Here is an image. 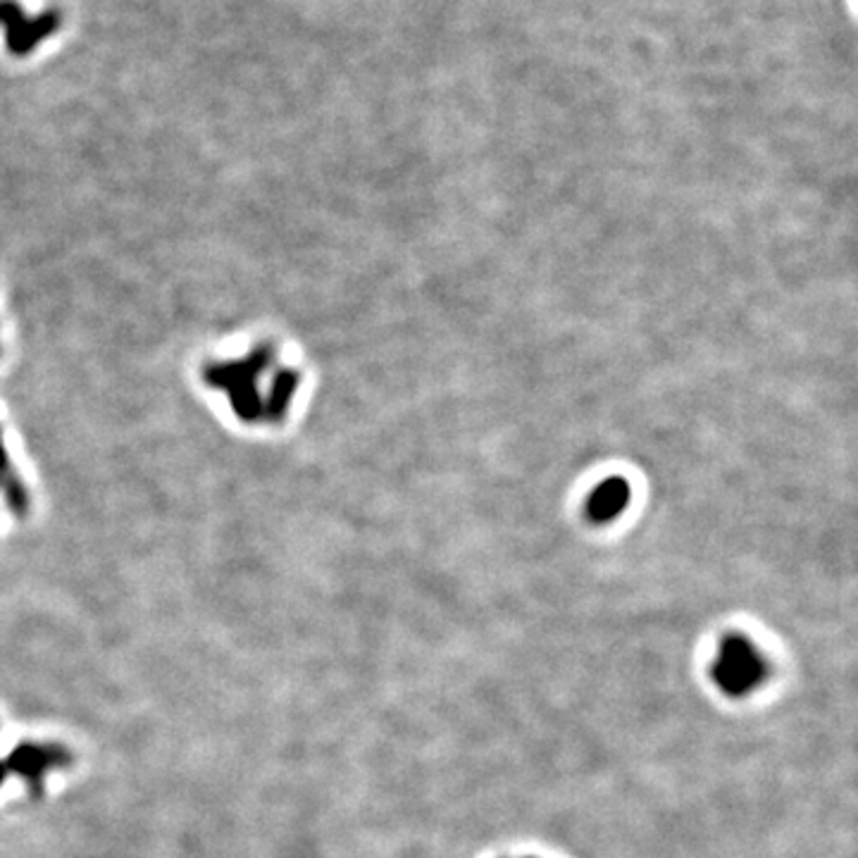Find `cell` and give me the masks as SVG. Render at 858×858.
Here are the masks:
<instances>
[{"label": "cell", "mask_w": 858, "mask_h": 858, "mask_svg": "<svg viewBox=\"0 0 858 858\" xmlns=\"http://www.w3.org/2000/svg\"><path fill=\"white\" fill-rule=\"evenodd\" d=\"M0 485H3V489H5V499L10 503V509L15 511L20 517L27 513V509H29L27 491H24L20 477L12 473L8 453H5V446H3V437H0Z\"/></svg>", "instance_id": "cell-6"}, {"label": "cell", "mask_w": 858, "mask_h": 858, "mask_svg": "<svg viewBox=\"0 0 858 858\" xmlns=\"http://www.w3.org/2000/svg\"><path fill=\"white\" fill-rule=\"evenodd\" d=\"M630 503V485L623 477H609L589 494L587 517L591 523H611Z\"/></svg>", "instance_id": "cell-4"}, {"label": "cell", "mask_w": 858, "mask_h": 858, "mask_svg": "<svg viewBox=\"0 0 858 858\" xmlns=\"http://www.w3.org/2000/svg\"><path fill=\"white\" fill-rule=\"evenodd\" d=\"M713 680L730 696H744L766 680V661L748 639L732 635L725 639L713 663Z\"/></svg>", "instance_id": "cell-2"}, {"label": "cell", "mask_w": 858, "mask_h": 858, "mask_svg": "<svg viewBox=\"0 0 858 858\" xmlns=\"http://www.w3.org/2000/svg\"><path fill=\"white\" fill-rule=\"evenodd\" d=\"M298 389V374L294 370L277 372V377L268 392V404L262 406V415L270 422H282L292 408V398Z\"/></svg>", "instance_id": "cell-5"}, {"label": "cell", "mask_w": 858, "mask_h": 858, "mask_svg": "<svg viewBox=\"0 0 858 858\" xmlns=\"http://www.w3.org/2000/svg\"><path fill=\"white\" fill-rule=\"evenodd\" d=\"M274 360V348L260 344L246 358L232 362H213L203 370V380L213 389H222L229 396L234 413L244 422L262 418V401L258 392V377Z\"/></svg>", "instance_id": "cell-1"}, {"label": "cell", "mask_w": 858, "mask_h": 858, "mask_svg": "<svg viewBox=\"0 0 858 858\" xmlns=\"http://www.w3.org/2000/svg\"><path fill=\"white\" fill-rule=\"evenodd\" d=\"M72 764V754L63 744L55 742H22L12 748L5 758L10 772H15L22 780H27L34 796L43 792V778L48 770L67 768Z\"/></svg>", "instance_id": "cell-3"}, {"label": "cell", "mask_w": 858, "mask_h": 858, "mask_svg": "<svg viewBox=\"0 0 858 858\" xmlns=\"http://www.w3.org/2000/svg\"><path fill=\"white\" fill-rule=\"evenodd\" d=\"M8 766H5V760H0V787H3V782H5V778H8Z\"/></svg>", "instance_id": "cell-7"}]
</instances>
